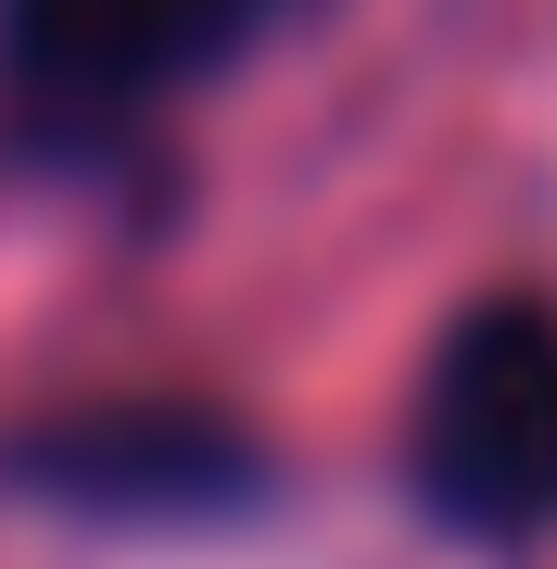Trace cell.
<instances>
[{"label": "cell", "mask_w": 557, "mask_h": 569, "mask_svg": "<svg viewBox=\"0 0 557 569\" xmlns=\"http://www.w3.org/2000/svg\"><path fill=\"white\" fill-rule=\"evenodd\" d=\"M418 493L456 531H545L557 519V317L481 305L456 317L418 392Z\"/></svg>", "instance_id": "6da1fadb"}, {"label": "cell", "mask_w": 557, "mask_h": 569, "mask_svg": "<svg viewBox=\"0 0 557 569\" xmlns=\"http://www.w3.org/2000/svg\"><path fill=\"white\" fill-rule=\"evenodd\" d=\"M279 0H0L13 102L39 127H127L140 102L228 63Z\"/></svg>", "instance_id": "7a4b0ae2"}]
</instances>
